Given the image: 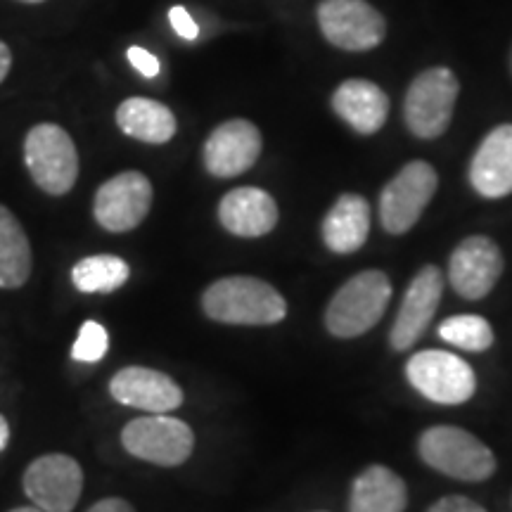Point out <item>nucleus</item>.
Instances as JSON below:
<instances>
[{
	"instance_id": "f257e3e1",
	"label": "nucleus",
	"mask_w": 512,
	"mask_h": 512,
	"mask_svg": "<svg viewBox=\"0 0 512 512\" xmlns=\"http://www.w3.org/2000/svg\"><path fill=\"white\" fill-rule=\"evenodd\" d=\"M202 311L226 325H273L287 316V302L264 280L230 275L204 290Z\"/></svg>"
},
{
	"instance_id": "a878e982",
	"label": "nucleus",
	"mask_w": 512,
	"mask_h": 512,
	"mask_svg": "<svg viewBox=\"0 0 512 512\" xmlns=\"http://www.w3.org/2000/svg\"><path fill=\"white\" fill-rule=\"evenodd\" d=\"M169 19H171V27L185 41H195L200 36V27H197L195 19L190 17V12L183 8V5H176V8L169 10Z\"/></svg>"
},
{
	"instance_id": "5701e85b",
	"label": "nucleus",
	"mask_w": 512,
	"mask_h": 512,
	"mask_svg": "<svg viewBox=\"0 0 512 512\" xmlns=\"http://www.w3.org/2000/svg\"><path fill=\"white\" fill-rule=\"evenodd\" d=\"M131 268L121 256L114 254H95L81 259L72 268V283L76 290L93 294V292H114L126 283Z\"/></svg>"
},
{
	"instance_id": "6e6552de",
	"label": "nucleus",
	"mask_w": 512,
	"mask_h": 512,
	"mask_svg": "<svg viewBox=\"0 0 512 512\" xmlns=\"http://www.w3.org/2000/svg\"><path fill=\"white\" fill-rule=\"evenodd\" d=\"M439 185L432 164L411 162L384 185L380 195V223L387 233H408L425 211Z\"/></svg>"
},
{
	"instance_id": "f8f14e48",
	"label": "nucleus",
	"mask_w": 512,
	"mask_h": 512,
	"mask_svg": "<svg viewBox=\"0 0 512 512\" xmlns=\"http://www.w3.org/2000/svg\"><path fill=\"white\" fill-rule=\"evenodd\" d=\"M503 273V254L486 235H472L453 249L448 261L451 287L467 302H479L494 290Z\"/></svg>"
},
{
	"instance_id": "1a4fd4ad",
	"label": "nucleus",
	"mask_w": 512,
	"mask_h": 512,
	"mask_svg": "<svg viewBox=\"0 0 512 512\" xmlns=\"http://www.w3.org/2000/svg\"><path fill=\"white\" fill-rule=\"evenodd\" d=\"M318 24L332 46L366 53L384 41L387 22L368 0H320Z\"/></svg>"
},
{
	"instance_id": "2eb2a0df",
	"label": "nucleus",
	"mask_w": 512,
	"mask_h": 512,
	"mask_svg": "<svg viewBox=\"0 0 512 512\" xmlns=\"http://www.w3.org/2000/svg\"><path fill=\"white\" fill-rule=\"evenodd\" d=\"M110 394L121 406L147 413H171L183 403V389L159 370L128 366L110 382Z\"/></svg>"
},
{
	"instance_id": "4be33fe9",
	"label": "nucleus",
	"mask_w": 512,
	"mask_h": 512,
	"mask_svg": "<svg viewBox=\"0 0 512 512\" xmlns=\"http://www.w3.org/2000/svg\"><path fill=\"white\" fill-rule=\"evenodd\" d=\"M31 266V245L22 223L8 207L0 204V287L3 290H17L29 280Z\"/></svg>"
},
{
	"instance_id": "ddd939ff",
	"label": "nucleus",
	"mask_w": 512,
	"mask_h": 512,
	"mask_svg": "<svg viewBox=\"0 0 512 512\" xmlns=\"http://www.w3.org/2000/svg\"><path fill=\"white\" fill-rule=\"evenodd\" d=\"M261 131L247 119L223 121L204 143V166L211 176L233 178L252 169L261 155Z\"/></svg>"
},
{
	"instance_id": "412c9836",
	"label": "nucleus",
	"mask_w": 512,
	"mask_h": 512,
	"mask_svg": "<svg viewBox=\"0 0 512 512\" xmlns=\"http://www.w3.org/2000/svg\"><path fill=\"white\" fill-rule=\"evenodd\" d=\"M117 126L128 138L164 145L176 136V117L169 107L150 98H128L117 110Z\"/></svg>"
},
{
	"instance_id": "4468645a",
	"label": "nucleus",
	"mask_w": 512,
	"mask_h": 512,
	"mask_svg": "<svg viewBox=\"0 0 512 512\" xmlns=\"http://www.w3.org/2000/svg\"><path fill=\"white\" fill-rule=\"evenodd\" d=\"M444 294V278L437 266H425L411 280L406 294H403L401 309L389 332V344L394 351L411 349L418 339L430 328L434 313L441 304Z\"/></svg>"
},
{
	"instance_id": "7ed1b4c3",
	"label": "nucleus",
	"mask_w": 512,
	"mask_h": 512,
	"mask_svg": "<svg viewBox=\"0 0 512 512\" xmlns=\"http://www.w3.org/2000/svg\"><path fill=\"white\" fill-rule=\"evenodd\" d=\"M418 453L432 470L458 482H486L496 472V456L475 434L453 425L422 432Z\"/></svg>"
},
{
	"instance_id": "f03ea898",
	"label": "nucleus",
	"mask_w": 512,
	"mask_h": 512,
	"mask_svg": "<svg viewBox=\"0 0 512 512\" xmlns=\"http://www.w3.org/2000/svg\"><path fill=\"white\" fill-rule=\"evenodd\" d=\"M392 299V283L382 271H363L339 287L325 309V328L339 339H354L373 330Z\"/></svg>"
},
{
	"instance_id": "473e14b6",
	"label": "nucleus",
	"mask_w": 512,
	"mask_h": 512,
	"mask_svg": "<svg viewBox=\"0 0 512 512\" xmlns=\"http://www.w3.org/2000/svg\"><path fill=\"white\" fill-rule=\"evenodd\" d=\"M19 3H29V5H36V3H46V0H19Z\"/></svg>"
},
{
	"instance_id": "6ab92c4d",
	"label": "nucleus",
	"mask_w": 512,
	"mask_h": 512,
	"mask_svg": "<svg viewBox=\"0 0 512 512\" xmlns=\"http://www.w3.org/2000/svg\"><path fill=\"white\" fill-rule=\"evenodd\" d=\"M370 235V204L366 197L347 192L332 204L323 219V242L335 254H354Z\"/></svg>"
},
{
	"instance_id": "dca6fc26",
	"label": "nucleus",
	"mask_w": 512,
	"mask_h": 512,
	"mask_svg": "<svg viewBox=\"0 0 512 512\" xmlns=\"http://www.w3.org/2000/svg\"><path fill=\"white\" fill-rule=\"evenodd\" d=\"M470 183L486 200L512 192V124L496 126L477 147L470 164Z\"/></svg>"
},
{
	"instance_id": "423d86ee",
	"label": "nucleus",
	"mask_w": 512,
	"mask_h": 512,
	"mask_svg": "<svg viewBox=\"0 0 512 512\" xmlns=\"http://www.w3.org/2000/svg\"><path fill=\"white\" fill-rule=\"evenodd\" d=\"M121 444L133 458L159 467H176L192 456L195 434L188 422L169 418L166 413H150L128 422L121 430Z\"/></svg>"
},
{
	"instance_id": "bb28decb",
	"label": "nucleus",
	"mask_w": 512,
	"mask_h": 512,
	"mask_svg": "<svg viewBox=\"0 0 512 512\" xmlns=\"http://www.w3.org/2000/svg\"><path fill=\"white\" fill-rule=\"evenodd\" d=\"M126 57H128V62L133 64V69L143 74L145 79H155V76L159 74V60L150 53V50L133 46V48H128Z\"/></svg>"
},
{
	"instance_id": "7c9ffc66",
	"label": "nucleus",
	"mask_w": 512,
	"mask_h": 512,
	"mask_svg": "<svg viewBox=\"0 0 512 512\" xmlns=\"http://www.w3.org/2000/svg\"><path fill=\"white\" fill-rule=\"evenodd\" d=\"M8 441H10V425H8V420H5L3 415H0V453L5 451Z\"/></svg>"
},
{
	"instance_id": "20e7f679",
	"label": "nucleus",
	"mask_w": 512,
	"mask_h": 512,
	"mask_svg": "<svg viewBox=\"0 0 512 512\" xmlns=\"http://www.w3.org/2000/svg\"><path fill=\"white\" fill-rule=\"evenodd\" d=\"M24 164L31 181L48 195H67L79 178V155L72 136L57 124H36L24 138Z\"/></svg>"
},
{
	"instance_id": "9b49d317",
	"label": "nucleus",
	"mask_w": 512,
	"mask_h": 512,
	"mask_svg": "<svg viewBox=\"0 0 512 512\" xmlns=\"http://www.w3.org/2000/svg\"><path fill=\"white\" fill-rule=\"evenodd\" d=\"M152 183L140 171H124L112 176L95 192L93 214L100 228L110 233H128L138 228L150 214Z\"/></svg>"
},
{
	"instance_id": "39448f33",
	"label": "nucleus",
	"mask_w": 512,
	"mask_h": 512,
	"mask_svg": "<svg viewBox=\"0 0 512 512\" xmlns=\"http://www.w3.org/2000/svg\"><path fill=\"white\" fill-rule=\"evenodd\" d=\"M460 83L446 67H432L415 76L403 102V119L415 138L434 140L446 133L456 110Z\"/></svg>"
},
{
	"instance_id": "c756f323",
	"label": "nucleus",
	"mask_w": 512,
	"mask_h": 512,
	"mask_svg": "<svg viewBox=\"0 0 512 512\" xmlns=\"http://www.w3.org/2000/svg\"><path fill=\"white\" fill-rule=\"evenodd\" d=\"M10 67H12V53H10L8 43L0 41V83H3L5 76L10 74Z\"/></svg>"
},
{
	"instance_id": "0eeeda50",
	"label": "nucleus",
	"mask_w": 512,
	"mask_h": 512,
	"mask_svg": "<svg viewBox=\"0 0 512 512\" xmlns=\"http://www.w3.org/2000/svg\"><path fill=\"white\" fill-rule=\"evenodd\" d=\"M406 377L415 392L441 406H458L475 396L477 377L463 358L451 351L427 349L408 358Z\"/></svg>"
},
{
	"instance_id": "b1692460",
	"label": "nucleus",
	"mask_w": 512,
	"mask_h": 512,
	"mask_svg": "<svg viewBox=\"0 0 512 512\" xmlns=\"http://www.w3.org/2000/svg\"><path fill=\"white\" fill-rule=\"evenodd\" d=\"M439 337L444 342L465 351H486L494 344V330L482 316H451L439 325Z\"/></svg>"
},
{
	"instance_id": "cd10ccee",
	"label": "nucleus",
	"mask_w": 512,
	"mask_h": 512,
	"mask_svg": "<svg viewBox=\"0 0 512 512\" xmlns=\"http://www.w3.org/2000/svg\"><path fill=\"white\" fill-rule=\"evenodd\" d=\"M427 512H486V508L467 496H444L432 503Z\"/></svg>"
},
{
	"instance_id": "aec40b11",
	"label": "nucleus",
	"mask_w": 512,
	"mask_h": 512,
	"mask_svg": "<svg viewBox=\"0 0 512 512\" xmlns=\"http://www.w3.org/2000/svg\"><path fill=\"white\" fill-rule=\"evenodd\" d=\"M406 505V482L384 465L366 467L351 484L349 512H403Z\"/></svg>"
},
{
	"instance_id": "a211bd4d",
	"label": "nucleus",
	"mask_w": 512,
	"mask_h": 512,
	"mask_svg": "<svg viewBox=\"0 0 512 512\" xmlns=\"http://www.w3.org/2000/svg\"><path fill=\"white\" fill-rule=\"evenodd\" d=\"M332 110L361 136H373L389 117V98L366 79H349L332 95Z\"/></svg>"
},
{
	"instance_id": "c85d7f7f",
	"label": "nucleus",
	"mask_w": 512,
	"mask_h": 512,
	"mask_svg": "<svg viewBox=\"0 0 512 512\" xmlns=\"http://www.w3.org/2000/svg\"><path fill=\"white\" fill-rule=\"evenodd\" d=\"M86 512H136L133 510V505L124 501V498H102L95 505H91Z\"/></svg>"
},
{
	"instance_id": "9d476101",
	"label": "nucleus",
	"mask_w": 512,
	"mask_h": 512,
	"mask_svg": "<svg viewBox=\"0 0 512 512\" xmlns=\"http://www.w3.org/2000/svg\"><path fill=\"white\" fill-rule=\"evenodd\" d=\"M22 486L29 501L43 512H72L83 491V470L72 456L48 453L27 467Z\"/></svg>"
},
{
	"instance_id": "2f4dec72",
	"label": "nucleus",
	"mask_w": 512,
	"mask_h": 512,
	"mask_svg": "<svg viewBox=\"0 0 512 512\" xmlns=\"http://www.w3.org/2000/svg\"><path fill=\"white\" fill-rule=\"evenodd\" d=\"M10 512H43L41 508H36V505H22V508H15Z\"/></svg>"
},
{
	"instance_id": "f3484780",
	"label": "nucleus",
	"mask_w": 512,
	"mask_h": 512,
	"mask_svg": "<svg viewBox=\"0 0 512 512\" xmlns=\"http://www.w3.org/2000/svg\"><path fill=\"white\" fill-rule=\"evenodd\" d=\"M219 221L238 238H261L278 226V204L261 188H235L223 195Z\"/></svg>"
},
{
	"instance_id": "393cba45",
	"label": "nucleus",
	"mask_w": 512,
	"mask_h": 512,
	"mask_svg": "<svg viewBox=\"0 0 512 512\" xmlns=\"http://www.w3.org/2000/svg\"><path fill=\"white\" fill-rule=\"evenodd\" d=\"M107 349H110V335L95 320H86L81 325L79 337H76L72 356L81 363H98L105 358Z\"/></svg>"
}]
</instances>
